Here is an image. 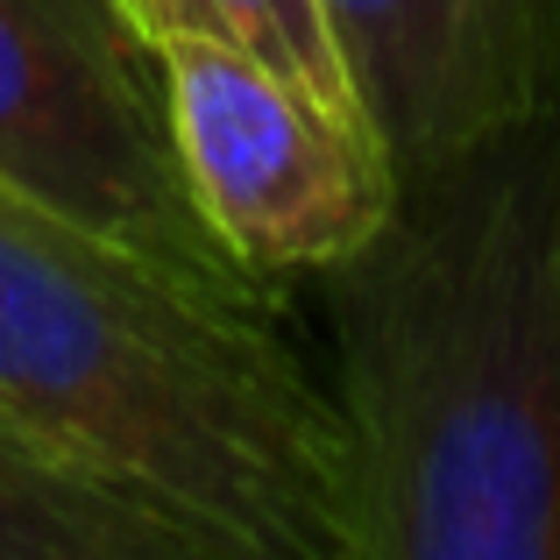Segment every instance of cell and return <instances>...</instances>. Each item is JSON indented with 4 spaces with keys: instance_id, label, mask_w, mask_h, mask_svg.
Listing matches in <instances>:
<instances>
[{
    "instance_id": "obj_1",
    "label": "cell",
    "mask_w": 560,
    "mask_h": 560,
    "mask_svg": "<svg viewBox=\"0 0 560 560\" xmlns=\"http://www.w3.org/2000/svg\"><path fill=\"white\" fill-rule=\"evenodd\" d=\"M313 284L355 560H560V107L397 171Z\"/></svg>"
},
{
    "instance_id": "obj_6",
    "label": "cell",
    "mask_w": 560,
    "mask_h": 560,
    "mask_svg": "<svg viewBox=\"0 0 560 560\" xmlns=\"http://www.w3.org/2000/svg\"><path fill=\"white\" fill-rule=\"evenodd\" d=\"M0 560H228V547L0 419Z\"/></svg>"
},
{
    "instance_id": "obj_7",
    "label": "cell",
    "mask_w": 560,
    "mask_h": 560,
    "mask_svg": "<svg viewBox=\"0 0 560 560\" xmlns=\"http://www.w3.org/2000/svg\"><path fill=\"white\" fill-rule=\"evenodd\" d=\"M114 8L128 14V28L150 50H164V43H220V50H242L256 65H270L277 79L313 93L341 121H370L327 0H114Z\"/></svg>"
},
{
    "instance_id": "obj_2",
    "label": "cell",
    "mask_w": 560,
    "mask_h": 560,
    "mask_svg": "<svg viewBox=\"0 0 560 560\" xmlns=\"http://www.w3.org/2000/svg\"><path fill=\"white\" fill-rule=\"evenodd\" d=\"M0 419L206 525L228 560H355L341 419L277 284L185 277L14 185Z\"/></svg>"
},
{
    "instance_id": "obj_5",
    "label": "cell",
    "mask_w": 560,
    "mask_h": 560,
    "mask_svg": "<svg viewBox=\"0 0 560 560\" xmlns=\"http://www.w3.org/2000/svg\"><path fill=\"white\" fill-rule=\"evenodd\" d=\"M397 171L560 107V0H327Z\"/></svg>"
},
{
    "instance_id": "obj_4",
    "label": "cell",
    "mask_w": 560,
    "mask_h": 560,
    "mask_svg": "<svg viewBox=\"0 0 560 560\" xmlns=\"http://www.w3.org/2000/svg\"><path fill=\"white\" fill-rule=\"evenodd\" d=\"M156 71L185 191L248 277H313L390 213L397 164L370 121H341L220 43H164Z\"/></svg>"
},
{
    "instance_id": "obj_3",
    "label": "cell",
    "mask_w": 560,
    "mask_h": 560,
    "mask_svg": "<svg viewBox=\"0 0 560 560\" xmlns=\"http://www.w3.org/2000/svg\"><path fill=\"white\" fill-rule=\"evenodd\" d=\"M0 185L185 277L262 284L206 234L156 50L114 0H0Z\"/></svg>"
}]
</instances>
